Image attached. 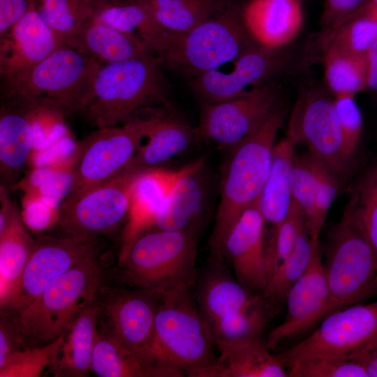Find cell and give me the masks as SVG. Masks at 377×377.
<instances>
[{"label":"cell","mask_w":377,"mask_h":377,"mask_svg":"<svg viewBox=\"0 0 377 377\" xmlns=\"http://www.w3.org/2000/svg\"><path fill=\"white\" fill-rule=\"evenodd\" d=\"M140 112L126 122L97 128L78 146L65 201L72 200L114 178L127 169L136 154L143 135Z\"/></svg>","instance_id":"10"},{"label":"cell","mask_w":377,"mask_h":377,"mask_svg":"<svg viewBox=\"0 0 377 377\" xmlns=\"http://www.w3.org/2000/svg\"><path fill=\"white\" fill-rule=\"evenodd\" d=\"M161 295L145 289L119 292L103 304L109 331L142 362L149 376L156 377L149 355L154 321Z\"/></svg>","instance_id":"15"},{"label":"cell","mask_w":377,"mask_h":377,"mask_svg":"<svg viewBox=\"0 0 377 377\" xmlns=\"http://www.w3.org/2000/svg\"><path fill=\"white\" fill-rule=\"evenodd\" d=\"M184 170L185 166L177 170L149 168L140 176L131 195L129 221L120 256L138 236L154 226L172 187Z\"/></svg>","instance_id":"25"},{"label":"cell","mask_w":377,"mask_h":377,"mask_svg":"<svg viewBox=\"0 0 377 377\" xmlns=\"http://www.w3.org/2000/svg\"><path fill=\"white\" fill-rule=\"evenodd\" d=\"M204 164L202 158L185 166L156 219V229L200 232L207 205Z\"/></svg>","instance_id":"22"},{"label":"cell","mask_w":377,"mask_h":377,"mask_svg":"<svg viewBox=\"0 0 377 377\" xmlns=\"http://www.w3.org/2000/svg\"><path fill=\"white\" fill-rule=\"evenodd\" d=\"M283 121V112L276 107L252 135L229 150L221 181L220 203L209 239L211 260L224 262L223 246L229 230L241 214L258 200Z\"/></svg>","instance_id":"2"},{"label":"cell","mask_w":377,"mask_h":377,"mask_svg":"<svg viewBox=\"0 0 377 377\" xmlns=\"http://www.w3.org/2000/svg\"><path fill=\"white\" fill-rule=\"evenodd\" d=\"M100 255L80 262L55 279L31 304L10 319L23 337L49 343L62 335L101 288Z\"/></svg>","instance_id":"6"},{"label":"cell","mask_w":377,"mask_h":377,"mask_svg":"<svg viewBox=\"0 0 377 377\" xmlns=\"http://www.w3.org/2000/svg\"><path fill=\"white\" fill-rule=\"evenodd\" d=\"M93 19L138 38L153 53L168 32L142 0H100Z\"/></svg>","instance_id":"31"},{"label":"cell","mask_w":377,"mask_h":377,"mask_svg":"<svg viewBox=\"0 0 377 377\" xmlns=\"http://www.w3.org/2000/svg\"><path fill=\"white\" fill-rule=\"evenodd\" d=\"M323 265L334 310L377 295V253L351 199L330 234Z\"/></svg>","instance_id":"8"},{"label":"cell","mask_w":377,"mask_h":377,"mask_svg":"<svg viewBox=\"0 0 377 377\" xmlns=\"http://www.w3.org/2000/svg\"><path fill=\"white\" fill-rule=\"evenodd\" d=\"M370 1L373 3L377 4V0H370Z\"/></svg>","instance_id":"51"},{"label":"cell","mask_w":377,"mask_h":377,"mask_svg":"<svg viewBox=\"0 0 377 377\" xmlns=\"http://www.w3.org/2000/svg\"><path fill=\"white\" fill-rule=\"evenodd\" d=\"M162 64V59L154 53L102 64L90 98L80 114L96 128L117 126L151 103L163 101Z\"/></svg>","instance_id":"4"},{"label":"cell","mask_w":377,"mask_h":377,"mask_svg":"<svg viewBox=\"0 0 377 377\" xmlns=\"http://www.w3.org/2000/svg\"><path fill=\"white\" fill-rule=\"evenodd\" d=\"M377 348V301L328 313L310 336L276 355L284 367L317 360H356Z\"/></svg>","instance_id":"9"},{"label":"cell","mask_w":377,"mask_h":377,"mask_svg":"<svg viewBox=\"0 0 377 377\" xmlns=\"http://www.w3.org/2000/svg\"><path fill=\"white\" fill-rule=\"evenodd\" d=\"M370 0H325L320 17L325 31L341 24L363 8Z\"/></svg>","instance_id":"46"},{"label":"cell","mask_w":377,"mask_h":377,"mask_svg":"<svg viewBox=\"0 0 377 377\" xmlns=\"http://www.w3.org/2000/svg\"><path fill=\"white\" fill-rule=\"evenodd\" d=\"M199 232L156 229L138 236L119 257L128 283L165 295L191 290L196 284Z\"/></svg>","instance_id":"3"},{"label":"cell","mask_w":377,"mask_h":377,"mask_svg":"<svg viewBox=\"0 0 377 377\" xmlns=\"http://www.w3.org/2000/svg\"><path fill=\"white\" fill-rule=\"evenodd\" d=\"M190 291L161 295L149 355L156 377H207L218 357Z\"/></svg>","instance_id":"1"},{"label":"cell","mask_w":377,"mask_h":377,"mask_svg":"<svg viewBox=\"0 0 377 377\" xmlns=\"http://www.w3.org/2000/svg\"><path fill=\"white\" fill-rule=\"evenodd\" d=\"M368 79L367 89L377 94V41L367 53Z\"/></svg>","instance_id":"49"},{"label":"cell","mask_w":377,"mask_h":377,"mask_svg":"<svg viewBox=\"0 0 377 377\" xmlns=\"http://www.w3.org/2000/svg\"><path fill=\"white\" fill-rule=\"evenodd\" d=\"M307 232L305 217L299 205L293 200L287 216L272 227L265 242V263L268 281L279 265L293 251L299 237Z\"/></svg>","instance_id":"39"},{"label":"cell","mask_w":377,"mask_h":377,"mask_svg":"<svg viewBox=\"0 0 377 377\" xmlns=\"http://www.w3.org/2000/svg\"><path fill=\"white\" fill-rule=\"evenodd\" d=\"M288 138L307 147L309 154L325 165L337 177L346 169V156L334 98L319 90L309 91L296 103Z\"/></svg>","instance_id":"14"},{"label":"cell","mask_w":377,"mask_h":377,"mask_svg":"<svg viewBox=\"0 0 377 377\" xmlns=\"http://www.w3.org/2000/svg\"><path fill=\"white\" fill-rule=\"evenodd\" d=\"M196 283L194 298L208 327L226 315L267 303L264 295L251 292L235 279L224 262L210 260Z\"/></svg>","instance_id":"21"},{"label":"cell","mask_w":377,"mask_h":377,"mask_svg":"<svg viewBox=\"0 0 377 377\" xmlns=\"http://www.w3.org/2000/svg\"><path fill=\"white\" fill-rule=\"evenodd\" d=\"M284 57L279 48L255 46L235 59L227 73L217 69L194 77L191 84L204 103L238 96L249 85H258L279 71Z\"/></svg>","instance_id":"19"},{"label":"cell","mask_w":377,"mask_h":377,"mask_svg":"<svg viewBox=\"0 0 377 377\" xmlns=\"http://www.w3.org/2000/svg\"><path fill=\"white\" fill-rule=\"evenodd\" d=\"M294 146L288 138L274 145L269 174L258 200L266 222L272 226L284 220L293 201L290 172L295 156Z\"/></svg>","instance_id":"30"},{"label":"cell","mask_w":377,"mask_h":377,"mask_svg":"<svg viewBox=\"0 0 377 377\" xmlns=\"http://www.w3.org/2000/svg\"><path fill=\"white\" fill-rule=\"evenodd\" d=\"M241 13L252 38L272 49L291 41L303 22L300 0H248Z\"/></svg>","instance_id":"23"},{"label":"cell","mask_w":377,"mask_h":377,"mask_svg":"<svg viewBox=\"0 0 377 377\" xmlns=\"http://www.w3.org/2000/svg\"><path fill=\"white\" fill-rule=\"evenodd\" d=\"M337 192V177L319 161L314 207L311 218L306 222L307 233L313 244L320 243V235Z\"/></svg>","instance_id":"43"},{"label":"cell","mask_w":377,"mask_h":377,"mask_svg":"<svg viewBox=\"0 0 377 377\" xmlns=\"http://www.w3.org/2000/svg\"><path fill=\"white\" fill-rule=\"evenodd\" d=\"M377 41V13L370 1L336 27L325 31L324 47L365 54Z\"/></svg>","instance_id":"36"},{"label":"cell","mask_w":377,"mask_h":377,"mask_svg":"<svg viewBox=\"0 0 377 377\" xmlns=\"http://www.w3.org/2000/svg\"><path fill=\"white\" fill-rule=\"evenodd\" d=\"M147 168L131 165L111 180L64 201L57 223L65 237L97 238L128 216L134 186Z\"/></svg>","instance_id":"11"},{"label":"cell","mask_w":377,"mask_h":377,"mask_svg":"<svg viewBox=\"0 0 377 377\" xmlns=\"http://www.w3.org/2000/svg\"><path fill=\"white\" fill-rule=\"evenodd\" d=\"M91 371L100 377H150L140 359L108 330L97 333Z\"/></svg>","instance_id":"34"},{"label":"cell","mask_w":377,"mask_h":377,"mask_svg":"<svg viewBox=\"0 0 377 377\" xmlns=\"http://www.w3.org/2000/svg\"><path fill=\"white\" fill-rule=\"evenodd\" d=\"M63 44L34 6L0 36L1 85L20 80Z\"/></svg>","instance_id":"17"},{"label":"cell","mask_w":377,"mask_h":377,"mask_svg":"<svg viewBox=\"0 0 377 377\" xmlns=\"http://www.w3.org/2000/svg\"><path fill=\"white\" fill-rule=\"evenodd\" d=\"M241 10L228 6L186 33L168 32L156 49L163 64L194 77L234 61L254 47Z\"/></svg>","instance_id":"7"},{"label":"cell","mask_w":377,"mask_h":377,"mask_svg":"<svg viewBox=\"0 0 377 377\" xmlns=\"http://www.w3.org/2000/svg\"><path fill=\"white\" fill-rule=\"evenodd\" d=\"M100 0H36L35 8L52 30L68 44L94 18Z\"/></svg>","instance_id":"35"},{"label":"cell","mask_w":377,"mask_h":377,"mask_svg":"<svg viewBox=\"0 0 377 377\" xmlns=\"http://www.w3.org/2000/svg\"><path fill=\"white\" fill-rule=\"evenodd\" d=\"M64 335L43 346L28 347L12 352L0 367V377H40L54 363Z\"/></svg>","instance_id":"40"},{"label":"cell","mask_w":377,"mask_h":377,"mask_svg":"<svg viewBox=\"0 0 377 377\" xmlns=\"http://www.w3.org/2000/svg\"><path fill=\"white\" fill-rule=\"evenodd\" d=\"M350 199L364 233L377 253V166L364 176Z\"/></svg>","instance_id":"42"},{"label":"cell","mask_w":377,"mask_h":377,"mask_svg":"<svg viewBox=\"0 0 377 377\" xmlns=\"http://www.w3.org/2000/svg\"><path fill=\"white\" fill-rule=\"evenodd\" d=\"M97 238L39 235L23 273L7 297L3 313L15 314L31 304L57 277L71 267L101 254Z\"/></svg>","instance_id":"12"},{"label":"cell","mask_w":377,"mask_h":377,"mask_svg":"<svg viewBox=\"0 0 377 377\" xmlns=\"http://www.w3.org/2000/svg\"><path fill=\"white\" fill-rule=\"evenodd\" d=\"M272 85L256 87L228 100L204 103L198 132L200 137L232 149L252 135L276 106Z\"/></svg>","instance_id":"13"},{"label":"cell","mask_w":377,"mask_h":377,"mask_svg":"<svg viewBox=\"0 0 377 377\" xmlns=\"http://www.w3.org/2000/svg\"><path fill=\"white\" fill-rule=\"evenodd\" d=\"M17 326L8 319L5 313H1L0 325V367L5 363L8 356L13 351L18 350L16 343L24 339Z\"/></svg>","instance_id":"48"},{"label":"cell","mask_w":377,"mask_h":377,"mask_svg":"<svg viewBox=\"0 0 377 377\" xmlns=\"http://www.w3.org/2000/svg\"><path fill=\"white\" fill-rule=\"evenodd\" d=\"M274 313L265 303L226 315L209 327L214 346L260 338L266 323Z\"/></svg>","instance_id":"37"},{"label":"cell","mask_w":377,"mask_h":377,"mask_svg":"<svg viewBox=\"0 0 377 377\" xmlns=\"http://www.w3.org/2000/svg\"><path fill=\"white\" fill-rule=\"evenodd\" d=\"M36 108L23 100L1 95L0 179L1 188L13 189L22 172L34 142Z\"/></svg>","instance_id":"20"},{"label":"cell","mask_w":377,"mask_h":377,"mask_svg":"<svg viewBox=\"0 0 377 377\" xmlns=\"http://www.w3.org/2000/svg\"><path fill=\"white\" fill-rule=\"evenodd\" d=\"M142 116L143 135L131 165L149 168L164 163L188 149L200 136L189 125L158 113Z\"/></svg>","instance_id":"26"},{"label":"cell","mask_w":377,"mask_h":377,"mask_svg":"<svg viewBox=\"0 0 377 377\" xmlns=\"http://www.w3.org/2000/svg\"><path fill=\"white\" fill-rule=\"evenodd\" d=\"M307 232L297 239L290 254L279 265L268 281L264 295L270 309L276 313L286 301L288 292L307 268L314 246Z\"/></svg>","instance_id":"38"},{"label":"cell","mask_w":377,"mask_h":377,"mask_svg":"<svg viewBox=\"0 0 377 377\" xmlns=\"http://www.w3.org/2000/svg\"><path fill=\"white\" fill-rule=\"evenodd\" d=\"M1 188L0 302L20 279L35 245L16 205Z\"/></svg>","instance_id":"24"},{"label":"cell","mask_w":377,"mask_h":377,"mask_svg":"<svg viewBox=\"0 0 377 377\" xmlns=\"http://www.w3.org/2000/svg\"><path fill=\"white\" fill-rule=\"evenodd\" d=\"M290 377H368L354 360H317L289 367Z\"/></svg>","instance_id":"45"},{"label":"cell","mask_w":377,"mask_h":377,"mask_svg":"<svg viewBox=\"0 0 377 377\" xmlns=\"http://www.w3.org/2000/svg\"><path fill=\"white\" fill-rule=\"evenodd\" d=\"M101 66L96 59L64 43L20 80L1 85V92L58 115L80 114L90 98Z\"/></svg>","instance_id":"5"},{"label":"cell","mask_w":377,"mask_h":377,"mask_svg":"<svg viewBox=\"0 0 377 377\" xmlns=\"http://www.w3.org/2000/svg\"><path fill=\"white\" fill-rule=\"evenodd\" d=\"M324 73L326 85L334 97L367 89L368 60L360 54L335 47H324Z\"/></svg>","instance_id":"33"},{"label":"cell","mask_w":377,"mask_h":377,"mask_svg":"<svg viewBox=\"0 0 377 377\" xmlns=\"http://www.w3.org/2000/svg\"><path fill=\"white\" fill-rule=\"evenodd\" d=\"M67 45L102 64L128 61L153 53L138 38L94 19L87 22Z\"/></svg>","instance_id":"29"},{"label":"cell","mask_w":377,"mask_h":377,"mask_svg":"<svg viewBox=\"0 0 377 377\" xmlns=\"http://www.w3.org/2000/svg\"><path fill=\"white\" fill-rule=\"evenodd\" d=\"M266 223L257 200L241 214L223 246V258L231 262L237 280L258 295H265L268 284L265 263Z\"/></svg>","instance_id":"18"},{"label":"cell","mask_w":377,"mask_h":377,"mask_svg":"<svg viewBox=\"0 0 377 377\" xmlns=\"http://www.w3.org/2000/svg\"><path fill=\"white\" fill-rule=\"evenodd\" d=\"M318 160L306 154L295 156L290 172L293 200L302 210L305 223L311 218L318 184Z\"/></svg>","instance_id":"41"},{"label":"cell","mask_w":377,"mask_h":377,"mask_svg":"<svg viewBox=\"0 0 377 377\" xmlns=\"http://www.w3.org/2000/svg\"><path fill=\"white\" fill-rule=\"evenodd\" d=\"M36 0H0V36L20 20Z\"/></svg>","instance_id":"47"},{"label":"cell","mask_w":377,"mask_h":377,"mask_svg":"<svg viewBox=\"0 0 377 377\" xmlns=\"http://www.w3.org/2000/svg\"><path fill=\"white\" fill-rule=\"evenodd\" d=\"M219 356L210 377H286L285 367L262 338L216 344Z\"/></svg>","instance_id":"28"},{"label":"cell","mask_w":377,"mask_h":377,"mask_svg":"<svg viewBox=\"0 0 377 377\" xmlns=\"http://www.w3.org/2000/svg\"><path fill=\"white\" fill-rule=\"evenodd\" d=\"M355 360L363 367L368 377H377V348Z\"/></svg>","instance_id":"50"},{"label":"cell","mask_w":377,"mask_h":377,"mask_svg":"<svg viewBox=\"0 0 377 377\" xmlns=\"http://www.w3.org/2000/svg\"><path fill=\"white\" fill-rule=\"evenodd\" d=\"M165 31L186 33L226 7L222 0H142Z\"/></svg>","instance_id":"32"},{"label":"cell","mask_w":377,"mask_h":377,"mask_svg":"<svg viewBox=\"0 0 377 377\" xmlns=\"http://www.w3.org/2000/svg\"><path fill=\"white\" fill-rule=\"evenodd\" d=\"M286 315L266 341L274 350L283 339L300 333L334 311L323 265L320 244L314 246L310 263L286 297Z\"/></svg>","instance_id":"16"},{"label":"cell","mask_w":377,"mask_h":377,"mask_svg":"<svg viewBox=\"0 0 377 377\" xmlns=\"http://www.w3.org/2000/svg\"><path fill=\"white\" fill-rule=\"evenodd\" d=\"M101 305L90 303L63 334L62 342L48 373L55 377H83L91 371Z\"/></svg>","instance_id":"27"},{"label":"cell","mask_w":377,"mask_h":377,"mask_svg":"<svg viewBox=\"0 0 377 377\" xmlns=\"http://www.w3.org/2000/svg\"><path fill=\"white\" fill-rule=\"evenodd\" d=\"M354 97L355 95L352 94L334 97L343 149L348 160L358 146L363 126L362 114Z\"/></svg>","instance_id":"44"}]
</instances>
